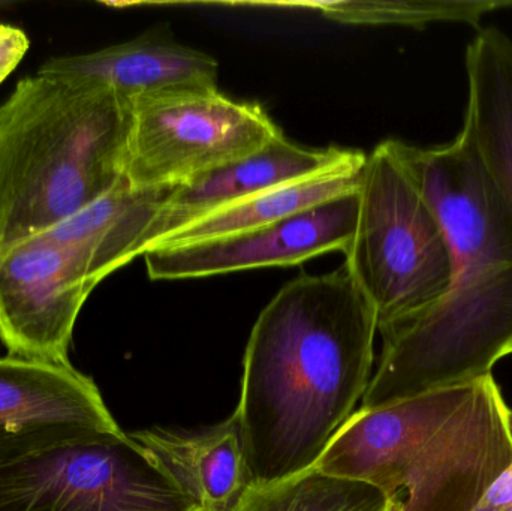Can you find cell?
Returning <instances> with one entry per match:
<instances>
[{
	"label": "cell",
	"mask_w": 512,
	"mask_h": 511,
	"mask_svg": "<svg viewBox=\"0 0 512 511\" xmlns=\"http://www.w3.org/2000/svg\"><path fill=\"white\" fill-rule=\"evenodd\" d=\"M450 248L444 296L379 330L382 353L360 410L492 374L512 354V212L469 129L442 146H408Z\"/></svg>",
	"instance_id": "obj_1"
},
{
	"label": "cell",
	"mask_w": 512,
	"mask_h": 511,
	"mask_svg": "<svg viewBox=\"0 0 512 511\" xmlns=\"http://www.w3.org/2000/svg\"><path fill=\"white\" fill-rule=\"evenodd\" d=\"M378 318L343 266L280 288L252 329L236 416L252 488L313 470L369 387Z\"/></svg>",
	"instance_id": "obj_2"
},
{
	"label": "cell",
	"mask_w": 512,
	"mask_h": 511,
	"mask_svg": "<svg viewBox=\"0 0 512 511\" xmlns=\"http://www.w3.org/2000/svg\"><path fill=\"white\" fill-rule=\"evenodd\" d=\"M512 465V410L493 374L358 410L315 470L369 483L387 511H471Z\"/></svg>",
	"instance_id": "obj_3"
},
{
	"label": "cell",
	"mask_w": 512,
	"mask_h": 511,
	"mask_svg": "<svg viewBox=\"0 0 512 511\" xmlns=\"http://www.w3.org/2000/svg\"><path fill=\"white\" fill-rule=\"evenodd\" d=\"M129 104L36 72L0 105V260L122 180Z\"/></svg>",
	"instance_id": "obj_4"
},
{
	"label": "cell",
	"mask_w": 512,
	"mask_h": 511,
	"mask_svg": "<svg viewBox=\"0 0 512 511\" xmlns=\"http://www.w3.org/2000/svg\"><path fill=\"white\" fill-rule=\"evenodd\" d=\"M409 144L382 141L366 155L357 227L345 267L372 303L378 332L435 305L450 284L444 228L421 191Z\"/></svg>",
	"instance_id": "obj_5"
},
{
	"label": "cell",
	"mask_w": 512,
	"mask_h": 511,
	"mask_svg": "<svg viewBox=\"0 0 512 511\" xmlns=\"http://www.w3.org/2000/svg\"><path fill=\"white\" fill-rule=\"evenodd\" d=\"M283 137L254 102L218 87H186L129 104L122 177L134 191L179 188Z\"/></svg>",
	"instance_id": "obj_6"
},
{
	"label": "cell",
	"mask_w": 512,
	"mask_h": 511,
	"mask_svg": "<svg viewBox=\"0 0 512 511\" xmlns=\"http://www.w3.org/2000/svg\"><path fill=\"white\" fill-rule=\"evenodd\" d=\"M0 511H201L123 431L0 468Z\"/></svg>",
	"instance_id": "obj_7"
},
{
	"label": "cell",
	"mask_w": 512,
	"mask_h": 511,
	"mask_svg": "<svg viewBox=\"0 0 512 511\" xmlns=\"http://www.w3.org/2000/svg\"><path fill=\"white\" fill-rule=\"evenodd\" d=\"M98 287L80 258L45 234L0 260V342L9 356L71 365L75 323Z\"/></svg>",
	"instance_id": "obj_8"
},
{
	"label": "cell",
	"mask_w": 512,
	"mask_h": 511,
	"mask_svg": "<svg viewBox=\"0 0 512 511\" xmlns=\"http://www.w3.org/2000/svg\"><path fill=\"white\" fill-rule=\"evenodd\" d=\"M358 206L355 189L254 230L185 245L156 246L143 255L147 273L153 281H179L298 266L328 252H343L357 227Z\"/></svg>",
	"instance_id": "obj_9"
},
{
	"label": "cell",
	"mask_w": 512,
	"mask_h": 511,
	"mask_svg": "<svg viewBox=\"0 0 512 511\" xmlns=\"http://www.w3.org/2000/svg\"><path fill=\"white\" fill-rule=\"evenodd\" d=\"M119 431L96 384L72 365L0 357V468Z\"/></svg>",
	"instance_id": "obj_10"
},
{
	"label": "cell",
	"mask_w": 512,
	"mask_h": 511,
	"mask_svg": "<svg viewBox=\"0 0 512 511\" xmlns=\"http://www.w3.org/2000/svg\"><path fill=\"white\" fill-rule=\"evenodd\" d=\"M357 152L339 147L309 149L286 140L283 135L248 158L171 189L141 240L140 255L204 215L256 192L330 170L354 158Z\"/></svg>",
	"instance_id": "obj_11"
},
{
	"label": "cell",
	"mask_w": 512,
	"mask_h": 511,
	"mask_svg": "<svg viewBox=\"0 0 512 511\" xmlns=\"http://www.w3.org/2000/svg\"><path fill=\"white\" fill-rule=\"evenodd\" d=\"M38 72L102 87L132 102L186 87H218L219 65L170 36L146 33L92 53L54 57Z\"/></svg>",
	"instance_id": "obj_12"
},
{
	"label": "cell",
	"mask_w": 512,
	"mask_h": 511,
	"mask_svg": "<svg viewBox=\"0 0 512 511\" xmlns=\"http://www.w3.org/2000/svg\"><path fill=\"white\" fill-rule=\"evenodd\" d=\"M201 511H231L252 488L236 414L200 432H132Z\"/></svg>",
	"instance_id": "obj_13"
},
{
	"label": "cell",
	"mask_w": 512,
	"mask_h": 511,
	"mask_svg": "<svg viewBox=\"0 0 512 511\" xmlns=\"http://www.w3.org/2000/svg\"><path fill=\"white\" fill-rule=\"evenodd\" d=\"M170 192L134 191L122 177L107 194L44 234L71 249L99 284L140 257L141 240Z\"/></svg>",
	"instance_id": "obj_14"
},
{
	"label": "cell",
	"mask_w": 512,
	"mask_h": 511,
	"mask_svg": "<svg viewBox=\"0 0 512 511\" xmlns=\"http://www.w3.org/2000/svg\"><path fill=\"white\" fill-rule=\"evenodd\" d=\"M465 122L481 159L512 212V41L496 27L478 32L466 50Z\"/></svg>",
	"instance_id": "obj_15"
},
{
	"label": "cell",
	"mask_w": 512,
	"mask_h": 511,
	"mask_svg": "<svg viewBox=\"0 0 512 511\" xmlns=\"http://www.w3.org/2000/svg\"><path fill=\"white\" fill-rule=\"evenodd\" d=\"M364 162L366 153L358 150L354 158L330 170L256 192L251 197L204 215L159 240L152 248L219 239L282 221L295 213L358 189Z\"/></svg>",
	"instance_id": "obj_16"
},
{
	"label": "cell",
	"mask_w": 512,
	"mask_h": 511,
	"mask_svg": "<svg viewBox=\"0 0 512 511\" xmlns=\"http://www.w3.org/2000/svg\"><path fill=\"white\" fill-rule=\"evenodd\" d=\"M270 5L307 9L340 23L364 26L424 27L439 21L477 26L489 12L512 8V0H340Z\"/></svg>",
	"instance_id": "obj_17"
},
{
	"label": "cell",
	"mask_w": 512,
	"mask_h": 511,
	"mask_svg": "<svg viewBox=\"0 0 512 511\" xmlns=\"http://www.w3.org/2000/svg\"><path fill=\"white\" fill-rule=\"evenodd\" d=\"M375 486L313 470L276 485L251 488L231 511H385Z\"/></svg>",
	"instance_id": "obj_18"
},
{
	"label": "cell",
	"mask_w": 512,
	"mask_h": 511,
	"mask_svg": "<svg viewBox=\"0 0 512 511\" xmlns=\"http://www.w3.org/2000/svg\"><path fill=\"white\" fill-rule=\"evenodd\" d=\"M29 45V38L23 30L9 24H0V84L20 65Z\"/></svg>",
	"instance_id": "obj_19"
},
{
	"label": "cell",
	"mask_w": 512,
	"mask_h": 511,
	"mask_svg": "<svg viewBox=\"0 0 512 511\" xmlns=\"http://www.w3.org/2000/svg\"><path fill=\"white\" fill-rule=\"evenodd\" d=\"M471 511H512V465L487 489Z\"/></svg>",
	"instance_id": "obj_20"
}]
</instances>
